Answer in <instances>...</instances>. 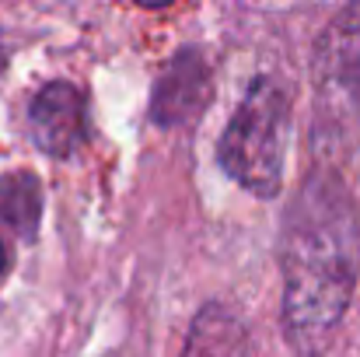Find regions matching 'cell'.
<instances>
[{
  "label": "cell",
  "mask_w": 360,
  "mask_h": 357,
  "mask_svg": "<svg viewBox=\"0 0 360 357\" xmlns=\"http://www.w3.org/2000/svg\"><path fill=\"white\" fill-rule=\"evenodd\" d=\"M214 95V81H210V67L196 49H182L161 74L158 88H154V102H150V116L161 126H179L196 119Z\"/></svg>",
  "instance_id": "cell-4"
},
{
  "label": "cell",
  "mask_w": 360,
  "mask_h": 357,
  "mask_svg": "<svg viewBox=\"0 0 360 357\" xmlns=\"http://www.w3.org/2000/svg\"><path fill=\"white\" fill-rule=\"evenodd\" d=\"M280 319L301 357L329 351L360 273V214L343 179L315 172L301 182L280 245Z\"/></svg>",
  "instance_id": "cell-1"
},
{
  "label": "cell",
  "mask_w": 360,
  "mask_h": 357,
  "mask_svg": "<svg viewBox=\"0 0 360 357\" xmlns=\"http://www.w3.org/2000/svg\"><path fill=\"white\" fill-rule=\"evenodd\" d=\"M0 218L18 232L21 238H32L42 218V182L18 168L0 175Z\"/></svg>",
  "instance_id": "cell-7"
},
{
  "label": "cell",
  "mask_w": 360,
  "mask_h": 357,
  "mask_svg": "<svg viewBox=\"0 0 360 357\" xmlns=\"http://www.w3.org/2000/svg\"><path fill=\"white\" fill-rule=\"evenodd\" d=\"M287 123H290L287 92L276 81L259 77L248 84L238 113L221 133V165L252 196L269 200L280 193Z\"/></svg>",
  "instance_id": "cell-2"
},
{
  "label": "cell",
  "mask_w": 360,
  "mask_h": 357,
  "mask_svg": "<svg viewBox=\"0 0 360 357\" xmlns=\"http://www.w3.org/2000/svg\"><path fill=\"white\" fill-rule=\"evenodd\" d=\"M28 130L39 151L53 158H67L84 144L88 133V113H84V95L70 81H49L39 88L28 109Z\"/></svg>",
  "instance_id": "cell-3"
},
{
  "label": "cell",
  "mask_w": 360,
  "mask_h": 357,
  "mask_svg": "<svg viewBox=\"0 0 360 357\" xmlns=\"http://www.w3.org/2000/svg\"><path fill=\"white\" fill-rule=\"evenodd\" d=\"M315 70L326 84L336 88L360 84V4L340 11L336 21L326 28L315 56Z\"/></svg>",
  "instance_id": "cell-5"
},
{
  "label": "cell",
  "mask_w": 360,
  "mask_h": 357,
  "mask_svg": "<svg viewBox=\"0 0 360 357\" xmlns=\"http://www.w3.org/2000/svg\"><path fill=\"white\" fill-rule=\"evenodd\" d=\"M182 357H255L252 337L228 305L210 301L189 326Z\"/></svg>",
  "instance_id": "cell-6"
},
{
  "label": "cell",
  "mask_w": 360,
  "mask_h": 357,
  "mask_svg": "<svg viewBox=\"0 0 360 357\" xmlns=\"http://www.w3.org/2000/svg\"><path fill=\"white\" fill-rule=\"evenodd\" d=\"M7 273V249H4V242H0V277Z\"/></svg>",
  "instance_id": "cell-8"
}]
</instances>
